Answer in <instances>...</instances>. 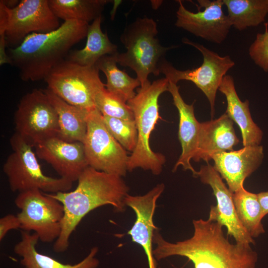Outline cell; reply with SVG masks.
Masks as SVG:
<instances>
[{
  "label": "cell",
  "mask_w": 268,
  "mask_h": 268,
  "mask_svg": "<svg viewBox=\"0 0 268 268\" xmlns=\"http://www.w3.org/2000/svg\"><path fill=\"white\" fill-rule=\"evenodd\" d=\"M194 232L190 238L172 243L156 229L153 238V253L157 260L173 256L187 258L195 268H255L258 254L250 244L231 243L224 234L223 226L209 218L193 221Z\"/></svg>",
  "instance_id": "cell-1"
},
{
  "label": "cell",
  "mask_w": 268,
  "mask_h": 268,
  "mask_svg": "<svg viewBox=\"0 0 268 268\" xmlns=\"http://www.w3.org/2000/svg\"><path fill=\"white\" fill-rule=\"evenodd\" d=\"M77 181V187L73 191L47 193L59 201L64 209L61 233L53 245V250L57 253L64 252L67 249L72 233L91 211L105 205H111L118 212L126 209L125 199L129 188L122 177L88 166Z\"/></svg>",
  "instance_id": "cell-2"
},
{
  "label": "cell",
  "mask_w": 268,
  "mask_h": 268,
  "mask_svg": "<svg viewBox=\"0 0 268 268\" xmlns=\"http://www.w3.org/2000/svg\"><path fill=\"white\" fill-rule=\"evenodd\" d=\"M89 23L64 21L56 30L33 33L17 47L7 49L10 64L24 81L44 79L52 69L66 59L71 48L86 37Z\"/></svg>",
  "instance_id": "cell-3"
},
{
  "label": "cell",
  "mask_w": 268,
  "mask_h": 268,
  "mask_svg": "<svg viewBox=\"0 0 268 268\" xmlns=\"http://www.w3.org/2000/svg\"><path fill=\"white\" fill-rule=\"evenodd\" d=\"M169 81L166 78L148 81L136 90L135 96L128 101L134 115L137 130L136 147L129 156L128 171L140 168L150 171L155 175L160 174L166 162L165 156L154 152L150 147V134L161 117L158 99L168 91Z\"/></svg>",
  "instance_id": "cell-4"
},
{
  "label": "cell",
  "mask_w": 268,
  "mask_h": 268,
  "mask_svg": "<svg viewBox=\"0 0 268 268\" xmlns=\"http://www.w3.org/2000/svg\"><path fill=\"white\" fill-rule=\"evenodd\" d=\"M156 21L146 16L138 17L126 26L120 40L126 51L115 55L118 64L134 70L142 86L148 81L149 74L159 75V66L166 52L177 46L164 47L157 38Z\"/></svg>",
  "instance_id": "cell-5"
},
{
  "label": "cell",
  "mask_w": 268,
  "mask_h": 268,
  "mask_svg": "<svg viewBox=\"0 0 268 268\" xmlns=\"http://www.w3.org/2000/svg\"><path fill=\"white\" fill-rule=\"evenodd\" d=\"M12 149L2 170L13 192L38 189L48 194L68 192L73 183L63 178H53L43 172L33 146L15 132L10 137Z\"/></svg>",
  "instance_id": "cell-6"
},
{
  "label": "cell",
  "mask_w": 268,
  "mask_h": 268,
  "mask_svg": "<svg viewBox=\"0 0 268 268\" xmlns=\"http://www.w3.org/2000/svg\"><path fill=\"white\" fill-rule=\"evenodd\" d=\"M96 65L82 66L65 59L44 79L48 88L67 103L88 111L95 108L96 93L105 87Z\"/></svg>",
  "instance_id": "cell-7"
},
{
  "label": "cell",
  "mask_w": 268,
  "mask_h": 268,
  "mask_svg": "<svg viewBox=\"0 0 268 268\" xmlns=\"http://www.w3.org/2000/svg\"><path fill=\"white\" fill-rule=\"evenodd\" d=\"M21 230L33 231L43 243L59 237L64 216L63 204L47 193L34 189L18 193L14 200Z\"/></svg>",
  "instance_id": "cell-8"
},
{
  "label": "cell",
  "mask_w": 268,
  "mask_h": 268,
  "mask_svg": "<svg viewBox=\"0 0 268 268\" xmlns=\"http://www.w3.org/2000/svg\"><path fill=\"white\" fill-rule=\"evenodd\" d=\"M182 42L195 47L201 53L202 64L196 68L181 70L174 67L164 58L159 66L160 73L163 74L169 82L175 84L182 80L193 82L207 97L212 117L214 115L216 92L224 76L234 67L235 63L229 56H220L203 45L187 38H183Z\"/></svg>",
  "instance_id": "cell-9"
},
{
  "label": "cell",
  "mask_w": 268,
  "mask_h": 268,
  "mask_svg": "<svg viewBox=\"0 0 268 268\" xmlns=\"http://www.w3.org/2000/svg\"><path fill=\"white\" fill-rule=\"evenodd\" d=\"M14 121L16 132L33 147L59 134L57 112L44 90L33 89L21 98Z\"/></svg>",
  "instance_id": "cell-10"
},
{
  "label": "cell",
  "mask_w": 268,
  "mask_h": 268,
  "mask_svg": "<svg viewBox=\"0 0 268 268\" xmlns=\"http://www.w3.org/2000/svg\"><path fill=\"white\" fill-rule=\"evenodd\" d=\"M87 121L83 143L88 165L100 171L125 176L129 156L108 130L102 114L95 108L88 113Z\"/></svg>",
  "instance_id": "cell-11"
},
{
  "label": "cell",
  "mask_w": 268,
  "mask_h": 268,
  "mask_svg": "<svg viewBox=\"0 0 268 268\" xmlns=\"http://www.w3.org/2000/svg\"><path fill=\"white\" fill-rule=\"evenodd\" d=\"M4 6L7 25L4 37L7 49L18 47L31 33L50 32L61 26L49 0H22L13 8Z\"/></svg>",
  "instance_id": "cell-12"
},
{
  "label": "cell",
  "mask_w": 268,
  "mask_h": 268,
  "mask_svg": "<svg viewBox=\"0 0 268 268\" xmlns=\"http://www.w3.org/2000/svg\"><path fill=\"white\" fill-rule=\"evenodd\" d=\"M175 25L179 28L216 44L223 42L232 27L230 21L222 10L223 0H198L199 8L195 13L184 6L178 0Z\"/></svg>",
  "instance_id": "cell-13"
},
{
  "label": "cell",
  "mask_w": 268,
  "mask_h": 268,
  "mask_svg": "<svg viewBox=\"0 0 268 268\" xmlns=\"http://www.w3.org/2000/svg\"><path fill=\"white\" fill-rule=\"evenodd\" d=\"M197 177L201 182L209 185L217 200V205L211 206L208 218L226 227L227 235L233 237L236 242L255 243L240 223L236 214L233 193L226 186L219 174L208 163L201 167Z\"/></svg>",
  "instance_id": "cell-14"
},
{
  "label": "cell",
  "mask_w": 268,
  "mask_h": 268,
  "mask_svg": "<svg viewBox=\"0 0 268 268\" xmlns=\"http://www.w3.org/2000/svg\"><path fill=\"white\" fill-rule=\"evenodd\" d=\"M35 147L37 157L50 164L60 177L72 183L89 166L82 142L68 141L55 136Z\"/></svg>",
  "instance_id": "cell-15"
},
{
  "label": "cell",
  "mask_w": 268,
  "mask_h": 268,
  "mask_svg": "<svg viewBox=\"0 0 268 268\" xmlns=\"http://www.w3.org/2000/svg\"><path fill=\"white\" fill-rule=\"evenodd\" d=\"M164 188L163 184H159L143 195L131 196L128 194L125 199L126 205L130 207L136 215L135 221L128 231V234L134 242L143 248L149 268H157L152 246L154 233L157 228L154 224L153 216L156 201Z\"/></svg>",
  "instance_id": "cell-16"
},
{
  "label": "cell",
  "mask_w": 268,
  "mask_h": 268,
  "mask_svg": "<svg viewBox=\"0 0 268 268\" xmlns=\"http://www.w3.org/2000/svg\"><path fill=\"white\" fill-rule=\"evenodd\" d=\"M263 158V147L260 145L217 152L211 157L214 163L213 167L233 193L243 186L245 179L259 168Z\"/></svg>",
  "instance_id": "cell-17"
},
{
  "label": "cell",
  "mask_w": 268,
  "mask_h": 268,
  "mask_svg": "<svg viewBox=\"0 0 268 268\" xmlns=\"http://www.w3.org/2000/svg\"><path fill=\"white\" fill-rule=\"evenodd\" d=\"M173 98V103L179 115L178 137L182 147L181 154L173 171L182 166L185 170H190L194 176L197 177V171L192 167L191 160L197 153L200 123L196 119L194 103L188 104L184 101L177 84L169 82L168 88Z\"/></svg>",
  "instance_id": "cell-18"
},
{
  "label": "cell",
  "mask_w": 268,
  "mask_h": 268,
  "mask_svg": "<svg viewBox=\"0 0 268 268\" xmlns=\"http://www.w3.org/2000/svg\"><path fill=\"white\" fill-rule=\"evenodd\" d=\"M239 142L233 121L226 113L217 119L200 123L198 150L193 160L208 163L213 154L232 151Z\"/></svg>",
  "instance_id": "cell-19"
},
{
  "label": "cell",
  "mask_w": 268,
  "mask_h": 268,
  "mask_svg": "<svg viewBox=\"0 0 268 268\" xmlns=\"http://www.w3.org/2000/svg\"><path fill=\"white\" fill-rule=\"evenodd\" d=\"M20 235L21 239L14 246L13 251L21 258L20 262L24 268H97L99 266V261L96 257L98 252L97 247H93L78 263L65 264L37 251L36 245L39 239L35 233L21 230Z\"/></svg>",
  "instance_id": "cell-20"
},
{
  "label": "cell",
  "mask_w": 268,
  "mask_h": 268,
  "mask_svg": "<svg viewBox=\"0 0 268 268\" xmlns=\"http://www.w3.org/2000/svg\"><path fill=\"white\" fill-rule=\"evenodd\" d=\"M218 90L226 97V114L240 127L244 146L260 145L263 133L252 120L249 102L242 101L236 92L234 79L230 75L224 76Z\"/></svg>",
  "instance_id": "cell-21"
},
{
  "label": "cell",
  "mask_w": 268,
  "mask_h": 268,
  "mask_svg": "<svg viewBox=\"0 0 268 268\" xmlns=\"http://www.w3.org/2000/svg\"><path fill=\"white\" fill-rule=\"evenodd\" d=\"M102 16L97 18L89 24L85 47L80 50H71L66 59L82 66H92L106 55L118 53V46L109 39L107 32L101 29Z\"/></svg>",
  "instance_id": "cell-22"
},
{
  "label": "cell",
  "mask_w": 268,
  "mask_h": 268,
  "mask_svg": "<svg viewBox=\"0 0 268 268\" xmlns=\"http://www.w3.org/2000/svg\"><path fill=\"white\" fill-rule=\"evenodd\" d=\"M58 114V136L68 141L83 142L87 132L88 111L67 103L48 88L44 89Z\"/></svg>",
  "instance_id": "cell-23"
},
{
  "label": "cell",
  "mask_w": 268,
  "mask_h": 268,
  "mask_svg": "<svg viewBox=\"0 0 268 268\" xmlns=\"http://www.w3.org/2000/svg\"><path fill=\"white\" fill-rule=\"evenodd\" d=\"M115 55L102 57L96 66L106 77V89L127 103L136 95L134 90L140 86V82L136 77H131L118 67Z\"/></svg>",
  "instance_id": "cell-24"
},
{
  "label": "cell",
  "mask_w": 268,
  "mask_h": 268,
  "mask_svg": "<svg viewBox=\"0 0 268 268\" xmlns=\"http://www.w3.org/2000/svg\"><path fill=\"white\" fill-rule=\"evenodd\" d=\"M232 26L239 31L256 27L268 13V0H223Z\"/></svg>",
  "instance_id": "cell-25"
},
{
  "label": "cell",
  "mask_w": 268,
  "mask_h": 268,
  "mask_svg": "<svg viewBox=\"0 0 268 268\" xmlns=\"http://www.w3.org/2000/svg\"><path fill=\"white\" fill-rule=\"evenodd\" d=\"M238 218L246 231L253 238L265 232L262 207L257 194L249 192L242 186L233 194Z\"/></svg>",
  "instance_id": "cell-26"
},
{
  "label": "cell",
  "mask_w": 268,
  "mask_h": 268,
  "mask_svg": "<svg viewBox=\"0 0 268 268\" xmlns=\"http://www.w3.org/2000/svg\"><path fill=\"white\" fill-rule=\"evenodd\" d=\"M108 0H49L52 10L59 18L89 23L102 16Z\"/></svg>",
  "instance_id": "cell-27"
},
{
  "label": "cell",
  "mask_w": 268,
  "mask_h": 268,
  "mask_svg": "<svg viewBox=\"0 0 268 268\" xmlns=\"http://www.w3.org/2000/svg\"><path fill=\"white\" fill-rule=\"evenodd\" d=\"M103 116L104 123L114 138L127 150L133 152L138 138L134 120Z\"/></svg>",
  "instance_id": "cell-28"
},
{
  "label": "cell",
  "mask_w": 268,
  "mask_h": 268,
  "mask_svg": "<svg viewBox=\"0 0 268 268\" xmlns=\"http://www.w3.org/2000/svg\"><path fill=\"white\" fill-rule=\"evenodd\" d=\"M94 101L95 107L102 115L134 120L133 113L128 104L108 91L106 87L96 93Z\"/></svg>",
  "instance_id": "cell-29"
},
{
  "label": "cell",
  "mask_w": 268,
  "mask_h": 268,
  "mask_svg": "<svg viewBox=\"0 0 268 268\" xmlns=\"http://www.w3.org/2000/svg\"><path fill=\"white\" fill-rule=\"evenodd\" d=\"M265 31L257 33L256 39L249 48V55L255 64L264 71L268 72V23Z\"/></svg>",
  "instance_id": "cell-30"
},
{
  "label": "cell",
  "mask_w": 268,
  "mask_h": 268,
  "mask_svg": "<svg viewBox=\"0 0 268 268\" xmlns=\"http://www.w3.org/2000/svg\"><path fill=\"white\" fill-rule=\"evenodd\" d=\"M20 228V222L17 215L7 214L0 219V241L7 232L13 229Z\"/></svg>",
  "instance_id": "cell-31"
},
{
  "label": "cell",
  "mask_w": 268,
  "mask_h": 268,
  "mask_svg": "<svg viewBox=\"0 0 268 268\" xmlns=\"http://www.w3.org/2000/svg\"><path fill=\"white\" fill-rule=\"evenodd\" d=\"M264 217L268 214V191L257 194Z\"/></svg>",
  "instance_id": "cell-32"
},
{
  "label": "cell",
  "mask_w": 268,
  "mask_h": 268,
  "mask_svg": "<svg viewBox=\"0 0 268 268\" xmlns=\"http://www.w3.org/2000/svg\"></svg>",
  "instance_id": "cell-33"
}]
</instances>
